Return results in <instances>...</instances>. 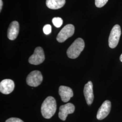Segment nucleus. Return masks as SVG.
I'll list each match as a JSON object with an SVG mask.
<instances>
[{
  "mask_svg": "<svg viewBox=\"0 0 122 122\" xmlns=\"http://www.w3.org/2000/svg\"><path fill=\"white\" fill-rule=\"evenodd\" d=\"M65 0H46V5L49 9L57 10L62 7L65 4Z\"/></svg>",
  "mask_w": 122,
  "mask_h": 122,
  "instance_id": "nucleus-13",
  "label": "nucleus"
},
{
  "mask_svg": "<svg viewBox=\"0 0 122 122\" xmlns=\"http://www.w3.org/2000/svg\"><path fill=\"white\" fill-rule=\"evenodd\" d=\"M84 94L87 104L91 105L93 102L94 94L93 90V84L92 81H89L84 86Z\"/></svg>",
  "mask_w": 122,
  "mask_h": 122,
  "instance_id": "nucleus-11",
  "label": "nucleus"
},
{
  "mask_svg": "<svg viewBox=\"0 0 122 122\" xmlns=\"http://www.w3.org/2000/svg\"><path fill=\"white\" fill-rule=\"evenodd\" d=\"M57 109L55 99L52 96H48L44 100L41 106V113L44 118L49 119L52 118Z\"/></svg>",
  "mask_w": 122,
  "mask_h": 122,
  "instance_id": "nucleus-1",
  "label": "nucleus"
},
{
  "mask_svg": "<svg viewBox=\"0 0 122 122\" xmlns=\"http://www.w3.org/2000/svg\"><path fill=\"white\" fill-rule=\"evenodd\" d=\"M52 24L57 28L60 27L63 24V20L60 17H54L52 19Z\"/></svg>",
  "mask_w": 122,
  "mask_h": 122,
  "instance_id": "nucleus-14",
  "label": "nucleus"
},
{
  "mask_svg": "<svg viewBox=\"0 0 122 122\" xmlns=\"http://www.w3.org/2000/svg\"><path fill=\"white\" fill-rule=\"evenodd\" d=\"M75 109V106L71 103H67L66 105H61L59 108L58 113L59 118L61 120L65 121L69 114L74 113Z\"/></svg>",
  "mask_w": 122,
  "mask_h": 122,
  "instance_id": "nucleus-7",
  "label": "nucleus"
},
{
  "mask_svg": "<svg viewBox=\"0 0 122 122\" xmlns=\"http://www.w3.org/2000/svg\"><path fill=\"white\" fill-rule=\"evenodd\" d=\"M5 122H24L20 119L17 118H10L7 119Z\"/></svg>",
  "mask_w": 122,
  "mask_h": 122,
  "instance_id": "nucleus-17",
  "label": "nucleus"
},
{
  "mask_svg": "<svg viewBox=\"0 0 122 122\" xmlns=\"http://www.w3.org/2000/svg\"><path fill=\"white\" fill-rule=\"evenodd\" d=\"M45 60L43 49L38 47L35 48L34 52L29 58V62L31 64L37 65L42 63Z\"/></svg>",
  "mask_w": 122,
  "mask_h": 122,
  "instance_id": "nucleus-6",
  "label": "nucleus"
},
{
  "mask_svg": "<svg viewBox=\"0 0 122 122\" xmlns=\"http://www.w3.org/2000/svg\"><path fill=\"white\" fill-rule=\"evenodd\" d=\"M2 5H3V2L2 0H0V11H1L2 7Z\"/></svg>",
  "mask_w": 122,
  "mask_h": 122,
  "instance_id": "nucleus-18",
  "label": "nucleus"
},
{
  "mask_svg": "<svg viewBox=\"0 0 122 122\" xmlns=\"http://www.w3.org/2000/svg\"><path fill=\"white\" fill-rule=\"evenodd\" d=\"M59 94L63 102H67L73 96V92L70 87L61 86L59 88Z\"/></svg>",
  "mask_w": 122,
  "mask_h": 122,
  "instance_id": "nucleus-10",
  "label": "nucleus"
},
{
  "mask_svg": "<svg viewBox=\"0 0 122 122\" xmlns=\"http://www.w3.org/2000/svg\"><path fill=\"white\" fill-rule=\"evenodd\" d=\"M20 26L19 23L16 21H14L11 22L9 25L7 36L10 40H13L15 39L19 33Z\"/></svg>",
  "mask_w": 122,
  "mask_h": 122,
  "instance_id": "nucleus-12",
  "label": "nucleus"
},
{
  "mask_svg": "<svg viewBox=\"0 0 122 122\" xmlns=\"http://www.w3.org/2000/svg\"><path fill=\"white\" fill-rule=\"evenodd\" d=\"M85 48V43L83 39L78 38L68 48L66 53L68 57L75 59L79 56Z\"/></svg>",
  "mask_w": 122,
  "mask_h": 122,
  "instance_id": "nucleus-2",
  "label": "nucleus"
},
{
  "mask_svg": "<svg viewBox=\"0 0 122 122\" xmlns=\"http://www.w3.org/2000/svg\"><path fill=\"white\" fill-rule=\"evenodd\" d=\"M120 60L122 62V54L121 55V56L120 57Z\"/></svg>",
  "mask_w": 122,
  "mask_h": 122,
  "instance_id": "nucleus-19",
  "label": "nucleus"
},
{
  "mask_svg": "<svg viewBox=\"0 0 122 122\" xmlns=\"http://www.w3.org/2000/svg\"><path fill=\"white\" fill-rule=\"evenodd\" d=\"M52 31V27L50 25H46L44 26L43 28V32L46 35H49Z\"/></svg>",
  "mask_w": 122,
  "mask_h": 122,
  "instance_id": "nucleus-16",
  "label": "nucleus"
},
{
  "mask_svg": "<svg viewBox=\"0 0 122 122\" xmlns=\"http://www.w3.org/2000/svg\"><path fill=\"white\" fill-rule=\"evenodd\" d=\"M121 34L120 26L118 25H115L111 31L109 38V45L110 48H115L117 46Z\"/></svg>",
  "mask_w": 122,
  "mask_h": 122,
  "instance_id": "nucleus-3",
  "label": "nucleus"
},
{
  "mask_svg": "<svg viewBox=\"0 0 122 122\" xmlns=\"http://www.w3.org/2000/svg\"><path fill=\"white\" fill-rule=\"evenodd\" d=\"M75 27L71 24H68L64 26L57 37V41L59 43H63L67 39L74 35Z\"/></svg>",
  "mask_w": 122,
  "mask_h": 122,
  "instance_id": "nucleus-5",
  "label": "nucleus"
},
{
  "mask_svg": "<svg viewBox=\"0 0 122 122\" xmlns=\"http://www.w3.org/2000/svg\"><path fill=\"white\" fill-rule=\"evenodd\" d=\"M111 104L109 100H105L102 104L98 111L97 118L98 120H102L106 118L109 114L111 110Z\"/></svg>",
  "mask_w": 122,
  "mask_h": 122,
  "instance_id": "nucleus-8",
  "label": "nucleus"
},
{
  "mask_svg": "<svg viewBox=\"0 0 122 122\" xmlns=\"http://www.w3.org/2000/svg\"><path fill=\"white\" fill-rule=\"evenodd\" d=\"M108 0H95V5L96 7L101 8L107 3Z\"/></svg>",
  "mask_w": 122,
  "mask_h": 122,
  "instance_id": "nucleus-15",
  "label": "nucleus"
},
{
  "mask_svg": "<svg viewBox=\"0 0 122 122\" xmlns=\"http://www.w3.org/2000/svg\"><path fill=\"white\" fill-rule=\"evenodd\" d=\"M43 81V76L40 71H34L31 72L27 77L26 83L29 86L37 87L40 85Z\"/></svg>",
  "mask_w": 122,
  "mask_h": 122,
  "instance_id": "nucleus-4",
  "label": "nucleus"
},
{
  "mask_svg": "<svg viewBox=\"0 0 122 122\" xmlns=\"http://www.w3.org/2000/svg\"><path fill=\"white\" fill-rule=\"evenodd\" d=\"M15 83L10 79H5L0 83V92L3 94L8 95L13 92Z\"/></svg>",
  "mask_w": 122,
  "mask_h": 122,
  "instance_id": "nucleus-9",
  "label": "nucleus"
}]
</instances>
